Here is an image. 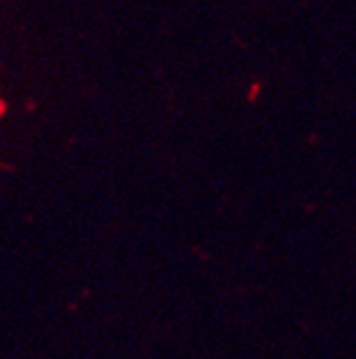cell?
<instances>
[{
	"label": "cell",
	"instance_id": "1",
	"mask_svg": "<svg viewBox=\"0 0 356 359\" xmlns=\"http://www.w3.org/2000/svg\"><path fill=\"white\" fill-rule=\"evenodd\" d=\"M5 112H7V103H5V99L0 97V118L5 116Z\"/></svg>",
	"mask_w": 356,
	"mask_h": 359
}]
</instances>
